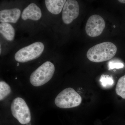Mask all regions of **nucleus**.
<instances>
[{"label": "nucleus", "mask_w": 125, "mask_h": 125, "mask_svg": "<svg viewBox=\"0 0 125 125\" xmlns=\"http://www.w3.org/2000/svg\"><path fill=\"white\" fill-rule=\"evenodd\" d=\"M117 50V47L114 43L105 42L97 44L90 48L87 52V56L93 62H103L113 58L116 54Z\"/></svg>", "instance_id": "1"}, {"label": "nucleus", "mask_w": 125, "mask_h": 125, "mask_svg": "<svg viewBox=\"0 0 125 125\" xmlns=\"http://www.w3.org/2000/svg\"><path fill=\"white\" fill-rule=\"evenodd\" d=\"M55 70V66L52 62H44L31 74L30 78V83L35 87L44 85L52 78Z\"/></svg>", "instance_id": "2"}, {"label": "nucleus", "mask_w": 125, "mask_h": 125, "mask_svg": "<svg viewBox=\"0 0 125 125\" xmlns=\"http://www.w3.org/2000/svg\"><path fill=\"white\" fill-rule=\"evenodd\" d=\"M81 96L73 89L68 88L62 91L56 97L55 103L58 107L69 108L80 105L82 102Z\"/></svg>", "instance_id": "3"}, {"label": "nucleus", "mask_w": 125, "mask_h": 125, "mask_svg": "<svg viewBox=\"0 0 125 125\" xmlns=\"http://www.w3.org/2000/svg\"><path fill=\"white\" fill-rule=\"evenodd\" d=\"M12 115L21 125H32L31 116L29 107L23 99L16 98L11 105Z\"/></svg>", "instance_id": "4"}, {"label": "nucleus", "mask_w": 125, "mask_h": 125, "mask_svg": "<svg viewBox=\"0 0 125 125\" xmlns=\"http://www.w3.org/2000/svg\"><path fill=\"white\" fill-rule=\"evenodd\" d=\"M44 49L42 43L34 42L19 50L15 55V59L19 62H28L39 57Z\"/></svg>", "instance_id": "5"}, {"label": "nucleus", "mask_w": 125, "mask_h": 125, "mask_svg": "<svg viewBox=\"0 0 125 125\" xmlns=\"http://www.w3.org/2000/svg\"><path fill=\"white\" fill-rule=\"evenodd\" d=\"M105 21L101 16L94 15L89 17L85 25V30L88 36L95 37L100 36L105 29Z\"/></svg>", "instance_id": "6"}, {"label": "nucleus", "mask_w": 125, "mask_h": 125, "mask_svg": "<svg viewBox=\"0 0 125 125\" xmlns=\"http://www.w3.org/2000/svg\"><path fill=\"white\" fill-rule=\"evenodd\" d=\"M79 6L76 0H68L65 4L62 11V20L69 24L76 19L79 14Z\"/></svg>", "instance_id": "7"}, {"label": "nucleus", "mask_w": 125, "mask_h": 125, "mask_svg": "<svg viewBox=\"0 0 125 125\" xmlns=\"http://www.w3.org/2000/svg\"><path fill=\"white\" fill-rule=\"evenodd\" d=\"M21 13L20 10L17 8L2 10L0 11V22L15 23L20 18Z\"/></svg>", "instance_id": "8"}, {"label": "nucleus", "mask_w": 125, "mask_h": 125, "mask_svg": "<svg viewBox=\"0 0 125 125\" xmlns=\"http://www.w3.org/2000/svg\"><path fill=\"white\" fill-rule=\"evenodd\" d=\"M41 10L36 4L31 3L24 9L22 13L21 17L23 20L28 19L38 21L42 17Z\"/></svg>", "instance_id": "9"}, {"label": "nucleus", "mask_w": 125, "mask_h": 125, "mask_svg": "<svg viewBox=\"0 0 125 125\" xmlns=\"http://www.w3.org/2000/svg\"><path fill=\"white\" fill-rule=\"evenodd\" d=\"M66 1L65 0H46L45 2L48 11L53 14L57 15L61 12Z\"/></svg>", "instance_id": "10"}, {"label": "nucleus", "mask_w": 125, "mask_h": 125, "mask_svg": "<svg viewBox=\"0 0 125 125\" xmlns=\"http://www.w3.org/2000/svg\"><path fill=\"white\" fill-rule=\"evenodd\" d=\"M0 33L6 40L13 41L15 35V31L12 25L8 23L0 24Z\"/></svg>", "instance_id": "11"}, {"label": "nucleus", "mask_w": 125, "mask_h": 125, "mask_svg": "<svg viewBox=\"0 0 125 125\" xmlns=\"http://www.w3.org/2000/svg\"><path fill=\"white\" fill-rule=\"evenodd\" d=\"M117 94L125 99V75L118 79L116 88Z\"/></svg>", "instance_id": "12"}, {"label": "nucleus", "mask_w": 125, "mask_h": 125, "mask_svg": "<svg viewBox=\"0 0 125 125\" xmlns=\"http://www.w3.org/2000/svg\"><path fill=\"white\" fill-rule=\"evenodd\" d=\"M99 81L102 87L104 88H109L114 85V80L113 78L108 75H102L100 78Z\"/></svg>", "instance_id": "13"}, {"label": "nucleus", "mask_w": 125, "mask_h": 125, "mask_svg": "<svg viewBox=\"0 0 125 125\" xmlns=\"http://www.w3.org/2000/svg\"><path fill=\"white\" fill-rule=\"evenodd\" d=\"M10 87L4 81L0 82V100L1 101L5 98L11 93Z\"/></svg>", "instance_id": "14"}, {"label": "nucleus", "mask_w": 125, "mask_h": 125, "mask_svg": "<svg viewBox=\"0 0 125 125\" xmlns=\"http://www.w3.org/2000/svg\"><path fill=\"white\" fill-rule=\"evenodd\" d=\"M108 70L121 69L124 67V64L121 61L116 59H113L109 61L108 64Z\"/></svg>", "instance_id": "15"}, {"label": "nucleus", "mask_w": 125, "mask_h": 125, "mask_svg": "<svg viewBox=\"0 0 125 125\" xmlns=\"http://www.w3.org/2000/svg\"><path fill=\"white\" fill-rule=\"evenodd\" d=\"M118 1L122 4H125V0H119Z\"/></svg>", "instance_id": "16"}, {"label": "nucleus", "mask_w": 125, "mask_h": 125, "mask_svg": "<svg viewBox=\"0 0 125 125\" xmlns=\"http://www.w3.org/2000/svg\"><path fill=\"white\" fill-rule=\"evenodd\" d=\"M0 54H1V45H0Z\"/></svg>", "instance_id": "17"}, {"label": "nucleus", "mask_w": 125, "mask_h": 125, "mask_svg": "<svg viewBox=\"0 0 125 125\" xmlns=\"http://www.w3.org/2000/svg\"><path fill=\"white\" fill-rule=\"evenodd\" d=\"M17 66H19V63H17Z\"/></svg>", "instance_id": "18"}]
</instances>
